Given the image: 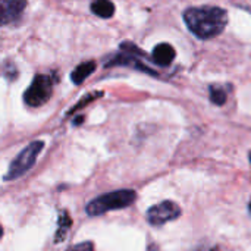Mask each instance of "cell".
<instances>
[{"label": "cell", "mask_w": 251, "mask_h": 251, "mask_svg": "<svg viewBox=\"0 0 251 251\" xmlns=\"http://www.w3.org/2000/svg\"><path fill=\"white\" fill-rule=\"evenodd\" d=\"M184 21L188 29L201 40L218 37L228 24V13L218 6L188 7L184 12Z\"/></svg>", "instance_id": "cell-1"}, {"label": "cell", "mask_w": 251, "mask_h": 251, "mask_svg": "<svg viewBox=\"0 0 251 251\" xmlns=\"http://www.w3.org/2000/svg\"><path fill=\"white\" fill-rule=\"evenodd\" d=\"M135 200H137V193L134 190H116L91 200L87 204L85 210L88 216H100L110 210L129 207Z\"/></svg>", "instance_id": "cell-2"}, {"label": "cell", "mask_w": 251, "mask_h": 251, "mask_svg": "<svg viewBox=\"0 0 251 251\" xmlns=\"http://www.w3.org/2000/svg\"><path fill=\"white\" fill-rule=\"evenodd\" d=\"M43 149H44L43 141L29 143L10 163L7 174L4 175V181H15L18 178H21L22 175H25L34 166V163H35V160H37V157Z\"/></svg>", "instance_id": "cell-3"}, {"label": "cell", "mask_w": 251, "mask_h": 251, "mask_svg": "<svg viewBox=\"0 0 251 251\" xmlns=\"http://www.w3.org/2000/svg\"><path fill=\"white\" fill-rule=\"evenodd\" d=\"M53 94V79L49 75L38 74L24 94V101L29 107H40L46 104Z\"/></svg>", "instance_id": "cell-4"}, {"label": "cell", "mask_w": 251, "mask_h": 251, "mask_svg": "<svg viewBox=\"0 0 251 251\" xmlns=\"http://www.w3.org/2000/svg\"><path fill=\"white\" fill-rule=\"evenodd\" d=\"M182 210L175 201H162L153 207H150L146 213V218L150 225L153 226H162L168 222H172L181 216Z\"/></svg>", "instance_id": "cell-5"}, {"label": "cell", "mask_w": 251, "mask_h": 251, "mask_svg": "<svg viewBox=\"0 0 251 251\" xmlns=\"http://www.w3.org/2000/svg\"><path fill=\"white\" fill-rule=\"evenodd\" d=\"M26 7V0H0V26L18 21Z\"/></svg>", "instance_id": "cell-6"}, {"label": "cell", "mask_w": 251, "mask_h": 251, "mask_svg": "<svg viewBox=\"0 0 251 251\" xmlns=\"http://www.w3.org/2000/svg\"><path fill=\"white\" fill-rule=\"evenodd\" d=\"M175 56H176L175 49H174L171 44H168V43H160V44H157V46L154 47V50H153V54H151L153 62H154L156 65L162 66V68L169 66V65L174 62Z\"/></svg>", "instance_id": "cell-7"}, {"label": "cell", "mask_w": 251, "mask_h": 251, "mask_svg": "<svg viewBox=\"0 0 251 251\" xmlns=\"http://www.w3.org/2000/svg\"><path fill=\"white\" fill-rule=\"evenodd\" d=\"M94 71H96V62L87 60V62H84V63H79V65L74 69V72L71 74V79H72L74 84L79 85V84H82Z\"/></svg>", "instance_id": "cell-8"}, {"label": "cell", "mask_w": 251, "mask_h": 251, "mask_svg": "<svg viewBox=\"0 0 251 251\" xmlns=\"http://www.w3.org/2000/svg\"><path fill=\"white\" fill-rule=\"evenodd\" d=\"M91 12L99 18H112L115 13V4L110 0H94L90 6Z\"/></svg>", "instance_id": "cell-9"}, {"label": "cell", "mask_w": 251, "mask_h": 251, "mask_svg": "<svg viewBox=\"0 0 251 251\" xmlns=\"http://www.w3.org/2000/svg\"><path fill=\"white\" fill-rule=\"evenodd\" d=\"M71 225H72V221L69 218V215L66 212H60V216H59V221H57V231H56V235H54V241L56 243H62L69 229H71Z\"/></svg>", "instance_id": "cell-10"}, {"label": "cell", "mask_w": 251, "mask_h": 251, "mask_svg": "<svg viewBox=\"0 0 251 251\" xmlns=\"http://www.w3.org/2000/svg\"><path fill=\"white\" fill-rule=\"evenodd\" d=\"M210 100L213 104L222 106L226 101V93L219 87H210Z\"/></svg>", "instance_id": "cell-11"}, {"label": "cell", "mask_w": 251, "mask_h": 251, "mask_svg": "<svg viewBox=\"0 0 251 251\" xmlns=\"http://www.w3.org/2000/svg\"><path fill=\"white\" fill-rule=\"evenodd\" d=\"M100 96H101V93H94V94H88V96H85V97H84V100L78 101V103H76V106H75L71 112H75V110H78V109L84 107L87 103H90L91 100H96V99H97V97H100Z\"/></svg>", "instance_id": "cell-12"}, {"label": "cell", "mask_w": 251, "mask_h": 251, "mask_svg": "<svg viewBox=\"0 0 251 251\" xmlns=\"http://www.w3.org/2000/svg\"><path fill=\"white\" fill-rule=\"evenodd\" d=\"M66 251H94V246H93V243L85 241V243H79V244L69 247Z\"/></svg>", "instance_id": "cell-13"}, {"label": "cell", "mask_w": 251, "mask_h": 251, "mask_svg": "<svg viewBox=\"0 0 251 251\" xmlns=\"http://www.w3.org/2000/svg\"><path fill=\"white\" fill-rule=\"evenodd\" d=\"M1 235H3V229H1V226H0V238H1Z\"/></svg>", "instance_id": "cell-14"}, {"label": "cell", "mask_w": 251, "mask_h": 251, "mask_svg": "<svg viewBox=\"0 0 251 251\" xmlns=\"http://www.w3.org/2000/svg\"><path fill=\"white\" fill-rule=\"evenodd\" d=\"M250 212H251V203H250Z\"/></svg>", "instance_id": "cell-15"}, {"label": "cell", "mask_w": 251, "mask_h": 251, "mask_svg": "<svg viewBox=\"0 0 251 251\" xmlns=\"http://www.w3.org/2000/svg\"><path fill=\"white\" fill-rule=\"evenodd\" d=\"M250 162H251V153H250Z\"/></svg>", "instance_id": "cell-16"}]
</instances>
